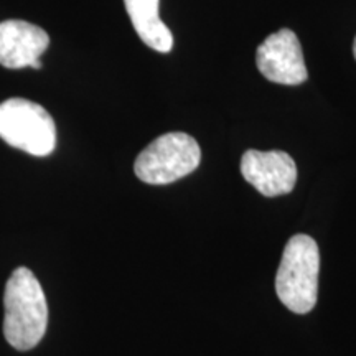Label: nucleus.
<instances>
[{
  "label": "nucleus",
  "mask_w": 356,
  "mask_h": 356,
  "mask_svg": "<svg viewBox=\"0 0 356 356\" xmlns=\"http://www.w3.org/2000/svg\"><path fill=\"white\" fill-rule=\"evenodd\" d=\"M3 305V335L8 343L20 351L35 348L47 332L48 305L32 270L26 267L13 270L6 286Z\"/></svg>",
  "instance_id": "obj_1"
},
{
  "label": "nucleus",
  "mask_w": 356,
  "mask_h": 356,
  "mask_svg": "<svg viewBox=\"0 0 356 356\" xmlns=\"http://www.w3.org/2000/svg\"><path fill=\"white\" fill-rule=\"evenodd\" d=\"M320 251L314 238L296 234L284 248L275 292L279 300L293 314H309L317 304Z\"/></svg>",
  "instance_id": "obj_2"
},
{
  "label": "nucleus",
  "mask_w": 356,
  "mask_h": 356,
  "mask_svg": "<svg viewBox=\"0 0 356 356\" xmlns=\"http://www.w3.org/2000/svg\"><path fill=\"white\" fill-rule=\"evenodd\" d=\"M202 149L185 132H168L150 142L134 163V172L149 185H168L195 172Z\"/></svg>",
  "instance_id": "obj_3"
},
{
  "label": "nucleus",
  "mask_w": 356,
  "mask_h": 356,
  "mask_svg": "<svg viewBox=\"0 0 356 356\" xmlns=\"http://www.w3.org/2000/svg\"><path fill=\"white\" fill-rule=\"evenodd\" d=\"M0 139L35 157L55 150L56 126L43 106L12 97L0 104Z\"/></svg>",
  "instance_id": "obj_4"
},
{
  "label": "nucleus",
  "mask_w": 356,
  "mask_h": 356,
  "mask_svg": "<svg viewBox=\"0 0 356 356\" xmlns=\"http://www.w3.org/2000/svg\"><path fill=\"white\" fill-rule=\"evenodd\" d=\"M256 65L262 76L277 84L297 86L309 78L299 38L289 29L269 35L257 47Z\"/></svg>",
  "instance_id": "obj_5"
},
{
  "label": "nucleus",
  "mask_w": 356,
  "mask_h": 356,
  "mask_svg": "<svg viewBox=\"0 0 356 356\" xmlns=\"http://www.w3.org/2000/svg\"><path fill=\"white\" fill-rule=\"evenodd\" d=\"M244 180L267 198L287 195L296 188L297 165L282 150H246L241 157Z\"/></svg>",
  "instance_id": "obj_6"
},
{
  "label": "nucleus",
  "mask_w": 356,
  "mask_h": 356,
  "mask_svg": "<svg viewBox=\"0 0 356 356\" xmlns=\"http://www.w3.org/2000/svg\"><path fill=\"white\" fill-rule=\"evenodd\" d=\"M48 44L50 37L37 25L24 20L0 22V65L6 68H42L40 56Z\"/></svg>",
  "instance_id": "obj_7"
},
{
  "label": "nucleus",
  "mask_w": 356,
  "mask_h": 356,
  "mask_svg": "<svg viewBox=\"0 0 356 356\" xmlns=\"http://www.w3.org/2000/svg\"><path fill=\"white\" fill-rule=\"evenodd\" d=\"M134 30L142 42L155 51L168 53L173 47V35L159 17L160 0H124Z\"/></svg>",
  "instance_id": "obj_8"
},
{
  "label": "nucleus",
  "mask_w": 356,
  "mask_h": 356,
  "mask_svg": "<svg viewBox=\"0 0 356 356\" xmlns=\"http://www.w3.org/2000/svg\"><path fill=\"white\" fill-rule=\"evenodd\" d=\"M353 55H355V60H356V38H355V43H353Z\"/></svg>",
  "instance_id": "obj_9"
}]
</instances>
